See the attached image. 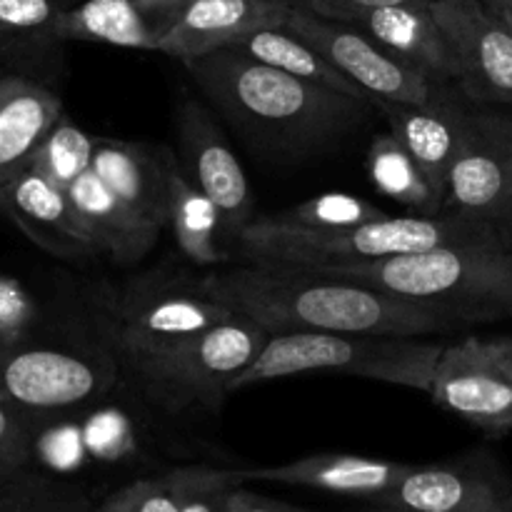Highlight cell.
Here are the masks:
<instances>
[{"mask_svg": "<svg viewBox=\"0 0 512 512\" xmlns=\"http://www.w3.org/2000/svg\"><path fill=\"white\" fill-rule=\"evenodd\" d=\"M183 65L223 118L263 153H315L378 110L373 100L315 85L235 45Z\"/></svg>", "mask_w": 512, "mask_h": 512, "instance_id": "1", "label": "cell"}, {"mask_svg": "<svg viewBox=\"0 0 512 512\" xmlns=\"http://www.w3.org/2000/svg\"><path fill=\"white\" fill-rule=\"evenodd\" d=\"M198 280L210 298L255 320L270 335L325 330L418 338L455 325L435 310L393 298L383 290L293 265L255 263L250 268L208 273Z\"/></svg>", "mask_w": 512, "mask_h": 512, "instance_id": "2", "label": "cell"}, {"mask_svg": "<svg viewBox=\"0 0 512 512\" xmlns=\"http://www.w3.org/2000/svg\"><path fill=\"white\" fill-rule=\"evenodd\" d=\"M300 270L383 290L393 298L435 310L455 325L512 318L510 245H438L423 253L368 263L303 265Z\"/></svg>", "mask_w": 512, "mask_h": 512, "instance_id": "3", "label": "cell"}, {"mask_svg": "<svg viewBox=\"0 0 512 512\" xmlns=\"http://www.w3.org/2000/svg\"><path fill=\"white\" fill-rule=\"evenodd\" d=\"M240 253L253 263L328 265L368 263L395 255L423 253L438 245L500 243L510 245L493 225L468 215H405L370 220L350 228L315 230L285 223L275 215H255L238 233Z\"/></svg>", "mask_w": 512, "mask_h": 512, "instance_id": "4", "label": "cell"}, {"mask_svg": "<svg viewBox=\"0 0 512 512\" xmlns=\"http://www.w3.org/2000/svg\"><path fill=\"white\" fill-rule=\"evenodd\" d=\"M443 348L438 343H423L415 335L325 330L270 335L258 360L230 383V395L268 380L308 373H348L430 395Z\"/></svg>", "mask_w": 512, "mask_h": 512, "instance_id": "5", "label": "cell"}, {"mask_svg": "<svg viewBox=\"0 0 512 512\" xmlns=\"http://www.w3.org/2000/svg\"><path fill=\"white\" fill-rule=\"evenodd\" d=\"M120 360L100 323L98 335L20 340L0 348V395L28 420H58L113 390Z\"/></svg>", "mask_w": 512, "mask_h": 512, "instance_id": "6", "label": "cell"}, {"mask_svg": "<svg viewBox=\"0 0 512 512\" xmlns=\"http://www.w3.org/2000/svg\"><path fill=\"white\" fill-rule=\"evenodd\" d=\"M268 340L263 325L233 313L190 338L133 383L165 413L200 408L215 413L230 395V383L258 360Z\"/></svg>", "mask_w": 512, "mask_h": 512, "instance_id": "7", "label": "cell"}, {"mask_svg": "<svg viewBox=\"0 0 512 512\" xmlns=\"http://www.w3.org/2000/svg\"><path fill=\"white\" fill-rule=\"evenodd\" d=\"M233 310L210 298L200 280H160L133 288L98 320L120 360V368L138 378L190 338L230 318Z\"/></svg>", "mask_w": 512, "mask_h": 512, "instance_id": "8", "label": "cell"}, {"mask_svg": "<svg viewBox=\"0 0 512 512\" xmlns=\"http://www.w3.org/2000/svg\"><path fill=\"white\" fill-rule=\"evenodd\" d=\"M283 28L313 45L373 100L425 105L448 95L443 83H435L368 33L343 20L323 18L313 10L293 5Z\"/></svg>", "mask_w": 512, "mask_h": 512, "instance_id": "9", "label": "cell"}, {"mask_svg": "<svg viewBox=\"0 0 512 512\" xmlns=\"http://www.w3.org/2000/svg\"><path fill=\"white\" fill-rule=\"evenodd\" d=\"M430 13L458 58V85L470 100L512 105V30L485 0H433Z\"/></svg>", "mask_w": 512, "mask_h": 512, "instance_id": "10", "label": "cell"}, {"mask_svg": "<svg viewBox=\"0 0 512 512\" xmlns=\"http://www.w3.org/2000/svg\"><path fill=\"white\" fill-rule=\"evenodd\" d=\"M370 505L408 512H512V478L488 453L410 465L398 485Z\"/></svg>", "mask_w": 512, "mask_h": 512, "instance_id": "11", "label": "cell"}, {"mask_svg": "<svg viewBox=\"0 0 512 512\" xmlns=\"http://www.w3.org/2000/svg\"><path fill=\"white\" fill-rule=\"evenodd\" d=\"M430 398L490 438L512 433V375L488 338L445 345L435 365Z\"/></svg>", "mask_w": 512, "mask_h": 512, "instance_id": "12", "label": "cell"}, {"mask_svg": "<svg viewBox=\"0 0 512 512\" xmlns=\"http://www.w3.org/2000/svg\"><path fill=\"white\" fill-rule=\"evenodd\" d=\"M178 150L185 175L208 195L223 215L228 240L238 238L240 230L255 218L253 195L238 155L220 133L218 123L203 103L185 98L178 115Z\"/></svg>", "mask_w": 512, "mask_h": 512, "instance_id": "13", "label": "cell"}, {"mask_svg": "<svg viewBox=\"0 0 512 512\" xmlns=\"http://www.w3.org/2000/svg\"><path fill=\"white\" fill-rule=\"evenodd\" d=\"M303 8V5H300ZM313 13L323 18L343 20L355 25L383 48L398 55L415 70L433 78L435 83H458V58L453 53L448 35L425 5H380V8H360V5H315Z\"/></svg>", "mask_w": 512, "mask_h": 512, "instance_id": "14", "label": "cell"}, {"mask_svg": "<svg viewBox=\"0 0 512 512\" xmlns=\"http://www.w3.org/2000/svg\"><path fill=\"white\" fill-rule=\"evenodd\" d=\"M0 213L48 255L68 263L95 258L93 238L85 230L68 190L55 185L35 168H25L0 188Z\"/></svg>", "mask_w": 512, "mask_h": 512, "instance_id": "15", "label": "cell"}, {"mask_svg": "<svg viewBox=\"0 0 512 512\" xmlns=\"http://www.w3.org/2000/svg\"><path fill=\"white\" fill-rule=\"evenodd\" d=\"M290 10L288 0H190L158 53L188 63L243 43L258 30L283 28Z\"/></svg>", "mask_w": 512, "mask_h": 512, "instance_id": "16", "label": "cell"}, {"mask_svg": "<svg viewBox=\"0 0 512 512\" xmlns=\"http://www.w3.org/2000/svg\"><path fill=\"white\" fill-rule=\"evenodd\" d=\"M188 3L190 0H83L58 15L55 33L63 43L83 40L158 53Z\"/></svg>", "mask_w": 512, "mask_h": 512, "instance_id": "17", "label": "cell"}, {"mask_svg": "<svg viewBox=\"0 0 512 512\" xmlns=\"http://www.w3.org/2000/svg\"><path fill=\"white\" fill-rule=\"evenodd\" d=\"M445 205L453 213L493 225L512 243V183L498 145L485 135L470 110V125L463 145L448 170Z\"/></svg>", "mask_w": 512, "mask_h": 512, "instance_id": "18", "label": "cell"}, {"mask_svg": "<svg viewBox=\"0 0 512 512\" xmlns=\"http://www.w3.org/2000/svg\"><path fill=\"white\" fill-rule=\"evenodd\" d=\"M385 115L390 133L408 148L440 193H448V170L463 145L470 125V110H463L450 95L433 103H393L373 100Z\"/></svg>", "mask_w": 512, "mask_h": 512, "instance_id": "19", "label": "cell"}, {"mask_svg": "<svg viewBox=\"0 0 512 512\" xmlns=\"http://www.w3.org/2000/svg\"><path fill=\"white\" fill-rule=\"evenodd\" d=\"M68 198L78 210L85 230L100 255L118 265H135L158 243L163 225L150 220L138 208L110 190L93 168L85 170L68 188Z\"/></svg>", "mask_w": 512, "mask_h": 512, "instance_id": "20", "label": "cell"}, {"mask_svg": "<svg viewBox=\"0 0 512 512\" xmlns=\"http://www.w3.org/2000/svg\"><path fill=\"white\" fill-rule=\"evenodd\" d=\"M408 470L410 465L405 463L368 458V455L320 453L295 460V463L270 465V468H243V475L248 483L263 480V483L298 485V488L325 490V493L373 503L393 485H398Z\"/></svg>", "mask_w": 512, "mask_h": 512, "instance_id": "21", "label": "cell"}, {"mask_svg": "<svg viewBox=\"0 0 512 512\" xmlns=\"http://www.w3.org/2000/svg\"><path fill=\"white\" fill-rule=\"evenodd\" d=\"M175 155L163 145L130 143L118 138H98L93 153V173L110 190L128 200L150 220L168 225V185Z\"/></svg>", "mask_w": 512, "mask_h": 512, "instance_id": "22", "label": "cell"}, {"mask_svg": "<svg viewBox=\"0 0 512 512\" xmlns=\"http://www.w3.org/2000/svg\"><path fill=\"white\" fill-rule=\"evenodd\" d=\"M63 103L48 85L20 75H0V188L33 163Z\"/></svg>", "mask_w": 512, "mask_h": 512, "instance_id": "23", "label": "cell"}, {"mask_svg": "<svg viewBox=\"0 0 512 512\" xmlns=\"http://www.w3.org/2000/svg\"><path fill=\"white\" fill-rule=\"evenodd\" d=\"M58 0H0V65L10 75L48 85L60 73L63 40L55 33Z\"/></svg>", "mask_w": 512, "mask_h": 512, "instance_id": "24", "label": "cell"}, {"mask_svg": "<svg viewBox=\"0 0 512 512\" xmlns=\"http://www.w3.org/2000/svg\"><path fill=\"white\" fill-rule=\"evenodd\" d=\"M168 225L180 253L195 265H218L225 255L223 240H228L223 215L213 200L185 175L183 165L175 160L168 185Z\"/></svg>", "mask_w": 512, "mask_h": 512, "instance_id": "25", "label": "cell"}, {"mask_svg": "<svg viewBox=\"0 0 512 512\" xmlns=\"http://www.w3.org/2000/svg\"><path fill=\"white\" fill-rule=\"evenodd\" d=\"M368 175L380 193L418 215H440L443 210L445 195L393 133L378 135L370 143Z\"/></svg>", "mask_w": 512, "mask_h": 512, "instance_id": "26", "label": "cell"}, {"mask_svg": "<svg viewBox=\"0 0 512 512\" xmlns=\"http://www.w3.org/2000/svg\"><path fill=\"white\" fill-rule=\"evenodd\" d=\"M235 48L245 50V53L263 60V63L275 65V68L285 70V73L310 80L315 85H323V88L338 90V93L353 95V98L360 100H373L358 83H353L325 55H320L313 45L305 43L303 38H298V35H293L285 28L258 30V33L248 35L243 43L235 45Z\"/></svg>", "mask_w": 512, "mask_h": 512, "instance_id": "27", "label": "cell"}, {"mask_svg": "<svg viewBox=\"0 0 512 512\" xmlns=\"http://www.w3.org/2000/svg\"><path fill=\"white\" fill-rule=\"evenodd\" d=\"M95 498L78 483L30 468L0 490V512H93Z\"/></svg>", "mask_w": 512, "mask_h": 512, "instance_id": "28", "label": "cell"}, {"mask_svg": "<svg viewBox=\"0 0 512 512\" xmlns=\"http://www.w3.org/2000/svg\"><path fill=\"white\" fill-rule=\"evenodd\" d=\"M95 140L98 138L88 135L68 115H63L38 148L30 168H35L45 178L53 180L55 185L68 190L93 165Z\"/></svg>", "mask_w": 512, "mask_h": 512, "instance_id": "29", "label": "cell"}, {"mask_svg": "<svg viewBox=\"0 0 512 512\" xmlns=\"http://www.w3.org/2000/svg\"><path fill=\"white\" fill-rule=\"evenodd\" d=\"M93 512H180L178 465L125 480L98 498Z\"/></svg>", "mask_w": 512, "mask_h": 512, "instance_id": "30", "label": "cell"}, {"mask_svg": "<svg viewBox=\"0 0 512 512\" xmlns=\"http://www.w3.org/2000/svg\"><path fill=\"white\" fill-rule=\"evenodd\" d=\"M388 213L370 205L368 200L348 193H325L295 205V208L283 210L275 218L285 223L303 225V228L330 230V228H350V225L370 223V220L385 218Z\"/></svg>", "mask_w": 512, "mask_h": 512, "instance_id": "31", "label": "cell"}, {"mask_svg": "<svg viewBox=\"0 0 512 512\" xmlns=\"http://www.w3.org/2000/svg\"><path fill=\"white\" fill-rule=\"evenodd\" d=\"M180 512H225L235 488L245 485L243 468H215V465H178Z\"/></svg>", "mask_w": 512, "mask_h": 512, "instance_id": "32", "label": "cell"}, {"mask_svg": "<svg viewBox=\"0 0 512 512\" xmlns=\"http://www.w3.org/2000/svg\"><path fill=\"white\" fill-rule=\"evenodd\" d=\"M33 425L0 395V490L33 468Z\"/></svg>", "mask_w": 512, "mask_h": 512, "instance_id": "33", "label": "cell"}, {"mask_svg": "<svg viewBox=\"0 0 512 512\" xmlns=\"http://www.w3.org/2000/svg\"><path fill=\"white\" fill-rule=\"evenodd\" d=\"M473 115L480 128L485 130V135L498 145L512 183V115L498 113V110H473Z\"/></svg>", "mask_w": 512, "mask_h": 512, "instance_id": "34", "label": "cell"}, {"mask_svg": "<svg viewBox=\"0 0 512 512\" xmlns=\"http://www.w3.org/2000/svg\"><path fill=\"white\" fill-rule=\"evenodd\" d=\"M225 512H320V510H308L298 508V505L283 503V500L268 498V495H260L248 490L245 485L235 488L228 498V508Z\"/></svg>", "mask_w": 512, "mask_h": 512, "instance_id": "35", "label": "cell"}, {"mask_svg": "<svg viewBox=\"0 0 512 512\" xmlns=\"http://www.w3.org/2000/svg\"><path fill=\"white\" fill-rule=\"evenodd\" d=\"M303 8H315V5H360V8H380V5H425L433 0H288Z\"/></svg>", "mask_w": 512, "mask_h": 512, "instance_id": "36", "label": "cell"}, {"mask_svg": "<svg viewBox=\"0 0 512 512\" xmlns=\"http://www.w3.org/2000/svg\"><path fill=\"white\" fill-rule=\"evenodd\" d=\"M490 348L495 350V355L500 358V363L508 368V373L512 375V333L508 335H498V338H488Z\"/></svg>", "mask_w": 512, "mask_h": 512, "instance_id": "37", "label": "cell"}, {"mask_svg": "<svg viewBox=\"0 0 512 512\" xmlns=\"http://www.w3.org/2000/svg\"><path fill=\"white\" fill-rule=\"evenodd\" d=\"M485 3H488L490 8H493L495 13H498L500 18L508 23V28L512 30V0H485Z\"/></svg>", "mask_w": 512, "mask_h": 512, "instance_id": "38", "label": "cell"}, {"mask_svg": "<svg viewBox=\"0 0 512 512\" xmlns=\"http://www.w3.org/2000/svg\"><path fill=\"white\" fill-rule=\"evenodd\" d=\"M360 512H408V510H390V508H380V505H370L368 508H363Z\"/></svg>", "mask_w": 512, "mask_h": 512, "instance_id": "39", "label": "cell"}, {"mask_svg": "<svg viewBox=\"0 0 512 512\" xmlns=\"http://www.w3.org/2000/svg\"><path fill=\"white\" fill-rule=\"evenodd\" d=\"M58 3H60V5H63V8H65V10H68V8H73V5L83 3V0H58Z\"/></svg>", "mask_w": 512, "mask_h": 512, "instance_id": "40", "label": "cell"}, {"mask_svg": "<svg viewBox=\"0 0 512 512\" xmlns=\"http://www.w3.org/2000/svg\"><path fill=\"white\" fill-rule=\"evenodd\" d=\"M0 75H3V73H0Z\"/></svg>", "mask_w": 512, "mask_h": 512, "instance_id": "41", "label": "cell"}]
</instances>
